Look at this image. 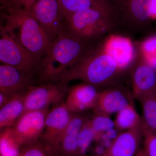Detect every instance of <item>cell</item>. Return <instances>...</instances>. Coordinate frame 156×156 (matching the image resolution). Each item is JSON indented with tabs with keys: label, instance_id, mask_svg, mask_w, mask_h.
Here are the masks:
<instances>
[{
	"label": "cell",
	"instance_id": "20",
	"mask_svg": "<svg viewBox=\"0 0 156 156\" xmlns=\"http://www.w3.org/2000/svg\"><path fill=\"white\" fill-rule=\"evenodd\" d=\"M22 146L13 127L3 128L0 133V156H19Z\"/></svg>",
	"mask_w": 156,
	"mask_h": 156
},
{
	"label": "cell",
	"instance_id": "3",
	"mask_svg": "<svg viewBox=\"0 0 156 156\" xmlns=\"http://www.w3.org/2000/svg\"><path fill=\"white\" fill-rule=\"evenodd\" d=\"M2 27L8 34L31 53L41 59L50 43L30 11L10 8L1 14Z\"/></svg>",
	"mask_w": 156,
	"mask_h": 156
},
{
	"label": "cell",
	"instance_id": "17",
	"mask_svg": "<svg viewBox=\"0 0 156 156\" xmlns=\"http://www.w3.org/2000/svg\"><path fill=\"white\" fill-rule=\"evenodd\" d=\"M87 117L82 113L72 114L60 145V156H78L79 134Z\"/></svg>",
	"mask_w": 156,
	"mask_h": 156
},
{
	"label": "cell",
	"instance_id": "25",
	"mask_svg": "<svg viewBox=\"0 0 156 156\" xmlns=\"http://www.w3.org/2000/svg\"><path fill=\"white\" fill-rule=\"evenodd\" d=\"M94 140H95V133L90 125L89 118H87L79 134L78 156H87V152Z\"/></svg>",
	"mask_w": 156,
	"mask_h": 156
},
{
	"label": "cell",
	"instance_id": "4",
	"mask_svg": "<svg viewBox=\"0 0 156 156\" xmlns=\"http://www.w3.org/2000/svg\"><path fill=\"white\" fill-rule=\"evenodd\" d=\"M65 23L66 30L89 42L100 40L117 25L107 2L78 11L66 18Z\"/></svg>",
	"mask_w": 156,
	"mask_h": 156
},
{
	"label": "cell",
	"instance_id": "12",
	"mask_svg": "<svg viewBox=\"0 0 156 156\" xmlns=\"http://www.w3.org/2000/svg\"><path fill=\"white\" fill-rule=\"evenodd\" d=\"M132 97L138 100L145 95L156 92V71L137 55L131 68Z\"/></svg>",
	"mask_w": 156,
	"mask_h": 156
},
{
	"label": "cell",
	"instance_id": "13",
	"mask_svg": "<svg viewBox=\"0 0 156 156\" xmlns=\"http://www.w3.org/2000/svg\"><path fill=\"white\" fill-rule=\"evenodd\" d=\"M99 88L83 83L70 87L65 101L71 113H82L95 109L100 91Z\"/></svg>",
	"mask_w": 156,
	"mask_h": 156
},
{
	"label": "cell",
	"instance_id": "32",
	"mask_svg": "<svg viewBox=\"0 0 156 156\" xmlns=\"http://www.w3.org/2000/svg\"><path fill=\"white\" fill-rule=\"evenodd\" d=\"M94 156H106L103 153L102 154H101L96 155Z\"/></svg>",
	"mask_w": 156,
	"mask_h": 156
},
{
	"label": "cell",
	"instance_id": "18",
	"mask_svg": "<svg viewBox=\"0 0 156 156\" xmlns=\"http://www.w3.org/2000/svg\"><path fill=\"white\" fill-rule=\"evenodd\" d=\"M25 92L13 96L0 109V130L13 127L24 110Z\"/></svg>",
	"mask_w": 156,
	"mask_h": 156
},
{
	"label": "cell",
	"instance_id": "29",
	"mask_svg": "<svg viewBox=\"0 0 156 156\" xmlns=\"http://www.w3.org/2000/svg\"><path fill=\"white\" fill-rule=\"evenodd\" d=\"M148 12L151 20H156V0H149Z\"/></svg>",
	"mask_w": 156,
	"mask_h": 156
},
{
	"label": "cell",
	"instance_id": "26",
	"mask_svg": "<svg viewBox=\"0 0 156 156\" xmlns=\"http://www.w3.org/2000/svg\"><path fill=\"white\" fill-rule=\"evenodd\" d=\"M142 124L144 133L143 149L147 156H156V131L149 128L143 119Z\"/></svg>",
	"mask_w": 156,
	"mask_h": 156
},
{
	"label": "cell",
	"instance_id": "1",
	"mask_svg": "<svg viewBox=\"0 0 156 156\" xmlns=\"http://www.w3.org/2000/svg\"><path fill=\"white\" fill-rule=\"evenodd\" d=\"M92 42L85 41L65 30L50 44L41 58L38 84L59 83L81 59Z\"/></svg>",
	"mask_w": 156,
	"mask_h": 156
},
{
	"label": "cell",
	"instance_id": "22",
	"mask_svg": "<svg viewBox=\"0 0 156 156\" xmlns=\"http://www.w3.org/2000/svg\"><path fill=\"white\" fill-rule=\"evenodd\" d=\"M143 110L142 119L151 129L156 131V92L138 99Z\"/></svg>",
	"mask_w": 156,
	"mask_h": 156
},
{
	"label": "cell",
	"instance_id": "6",
	"mask_svg": "<svg viewBox=\"0 0 156 156\" xmlns=\"http://www.w3.org/2000/svg\"><path fill=\"white\" fill-rule=\"evenodd\" d=\"M72 115L64 101L53 105L48 112L39 141L56 156H60V144Z\"/></svg>",
	"mask_w": 156,
	"mask_h": 156
},
{
	"label": "cell",
	"instance_id": "23",
	"mask_svg": "<svg viewBox=\"0 0 156 156\" xmlns=\"http://www.w3.org/2000/svg\"><path fill=\"white\" fill-rule=\"evenodd\" d=\"M89 119L95 133V140L100 139L105 133L115 127L114 122L111 119L109 115L101 112L95 111V113Z\"/></svg>",
	"mask_w": 156,
	"mask_h": 156
},
{
	"label": "cell",
	"instance_id": "19",
	"mask_svg": "<svg viewBox=\"0 0 156 156\" xmlns=\"http://www.w3.org/2000/svg\"><path fill=\"white\" fill-rule=\"evenodd\" d=\"M142 121V118L140 116L131 101L125 108L117 113L115 126L117 130L127 131L139 126Z\"/></svg>",
	"mask_w": 156,
	"mask_h": 156
},
{
	"label": "cell",
	"instance_id": "30",
	"mask_svg": "<svg viewBox=\"0 0 156 156\" xmlns=\"http://www.w3.org/2000/svg\"><path fill=\"white\" fill-rule=\"evenodd\" d=\"M13 96L0 92V108L6 104Z\"/></svg>",
	"mask_w": 156,
	"mask_h": 156
},
{
	"label": "cell",
	"instance_id": "27",
	"mask_svg": "<svg viewBox=\"0 0 156 156\" xmlns=\"http://www.w3.org/2000/svg\"><path fill=\"white\" fill-rule=\"evenodd\" d=\"M21 156H57L47 149L40 141L22 147Z\"/></svg>",
	"mask_w": 156,
	"mask_h": 156
},
{
	"label": "cell",
	"instance_id": "28",
	"mask_svg": "<svg viewBox=\"0 0 156 156\" xmlns=\"http://www.w3.org/2000/svg\"><path fill=\"white\" fill-rule=\"evenodd\" d=\"M8 8L6 10L13 8L23 9L30 11L32 6L37 0H8Z\"/></svg>",
	"mask_w": 156,
	"mask_h": 156
},
{
	"label": "cell",
	"instance_id": "5",
	"mask_svg": "<svg viewBox=\"0 0 156 156\" xmlns=\"http://www.w3.org/2000/svg\"><path fill=\"white\" fill-rule=\"evenodd\" d=\"M0 61L29 75L38 81L41 59L20 44L0 27Z\"/></svg>",
	"mask_w": 156,
	"mask_h": 156
},
{
	"label": "cell",
	"instance_id": "14",
	"mask_svg": "<svg viewBox=\"0 0 156 156\" xmlns=\"http://www.w3.org/2000/svg\"><path fill=\"white\" fill-rule=\"evenodd\" d=\"M36 78L16 68L5 64L0 66V92L11 96L25 92L38 85Z\"/></svg>",
	"mask_w": 156,
	"mask_h": 156
},
{
	"label": "cell",
	"instance_id": "15",
	"mask_svg": "<svg viewBox=\"0 0 156 156\" xmlns=\"http://www.w3.org/2000/svg\"><path fill=\"white\" fill-rule=\"evenodd\" d=\"M142 122L135 128L118 134L103 154L106 156H135L143 140Z\"/></svg>",
	"mask_w": 156,
	"mask_h": 156
},
{
	"label": "cell",
	"instance_id": "33",
	"mask_svg": "<svg viewBox=\"0 0 156 156\" xmlns=\"http://www.w3.org/2000/svg\"><path fill=\"white\" fill-rule=\"evenodd\" d=\"M6 1V0H1V2H5V1Z\"/></svg>",
	"mask_w": 156,
	"mask_h": 156
},
{
	"label": "cell",
	"instance_id": "24",
	"mask_svg": "<svg viewBox=\"0 0 156 156\" xmlns=\"http://www.w3.org/2000/svg\"><path fill=\"white\" fill-rule=\"evenodd\" d=\"M138 54L147 64L156 71V34L151 35L140 42Z\"/></svg>",
	"mask_w": 156,
	"mask_h": 156
},
{
	"label": "cell",
	"instance_id": "2",
	"mask_svg": "<svg viewBox=\"0 0 156 156\" xmlns=\"http://www.w3.org/2000/svg\"><path fill=\"white\" fill-rule=\"evenodd\" d=\"M122 73L114 60L104 51L100 39L90 44L81 59L59 83L79 80L100 88L114 84Z\"/></svg>",
	"mask_w": 156,
	"mask_h": 156
},
{
	"label": "cell",
	"instance_id": "21",
	"mask_svg": "<svg viewBox=\"0 0 156 156\" xmlns=\"http://www.w3.org/2000/svg\"><path fill=\"white\" fill-rule=\"evenodd\" d=\"M64 21L71 15L78 12L107 3L106 0H57Z\"/></svg>",
	"mask_w": 156,
	"mask_h": 156
},
{
	"label": "cell",
	"instance_id": "16",
	"mask_svg": "<svg viewBox=\"0 0 156 156\" xmlns=\"http://www.w3.org/2000/svg\"><path fill=\"white\" fill-rule=\"evenodd\" d=\"M100 91L95 111L110 115L118 113L131 101L130 95L126 89L114 84Z\"/></svg>",
	"mask_w": 156,
	"mask_h": 156
},
{
	"label": "cell",
	"instance_id": "34",
	"mask_svg": "<svg viewBox=\"0 0 156 156\" xmlns=\"http://www.w3.org/2000/svg\"><path fill=\"white\" fill-rule=\"evenodd\" d=\"M19 156H20V155Z\"/></svg>",
	"mask_w": 156,
	"mask_h": 156
},
{
	"label": "cell",
	"instance_id": "8",
	"mask_svg": "<svg viewBox=\"0 0 156 156\" xmlns=\"http://www.w3.org/2000/svg\"><path fill=\"white\" fill-rule=\"evenodd\" d=\"M70 87L68 83H48L32 86L24 95L23 113L31 111L49 109L64 101Z\"/></svg>",
	"mask_w": 156,
	"mask_h": 156
},
{
	"label": "cell",
	"instance_id": "9",
	"mask_svg": "<svg viewBox=\"0 0 156 156\" xmlns=\"http://www.w3.org/2000/svg\"><path fill=\"white\" fill-rule=\"evenodd\" d=\"M30 13L52 43L66 28L57 0H37Z\"/></svg>",
	"mask_w": 156,
	"mask_h": 156
},
{
	"label": "cell",
	"instance_id": "11",
	"mask_svg": "<svg viewBox=\"0 0 156 156\" xmlns=\"http://www.w3.org/2000/svg\"><path fill=\"white\" fill-rule=\"evenodd\" d=\"M101 41L104 51L114 60L121 72L132 67L138 54L131 39L111 34Z\"/></svg>",
	"mask_w": 156,
	"mask_h": 156
},
{
	"label": "cell",
	"instance_id": "7",
	"mask_svg": "<svg viewBox=\"0 0 156 156\" xmlns=\"http://www.w3.org/2000/svg\"><path fill=\"white\" fill-rule=\"evenodd\" d=\"M117 24L132 29H141L151 21L149 0H106Z\"/></svg>",
	"mask_w": 156,
	"mask_h": 156
},
{
	"label": "cell",
	"instance_id": "31",
	"mask_svg": "<svg viewBox=\"0 0 156 156\" xmlns=\"http://www.w3.org/2000/svg\"><path fill=\"white\" fill-rule=\"evenodd\" d=\"M135 156H147V155L143 149L142 148L139 151Z\"/></svg>",
	"mask_w": 156,
	"mask_h": 156
},
{
	"label": "cell",
	"instance_id": "10",
	"mask_svg": "<svg viewBox=\"0 0 156 156\" xmlns=\"http://www.w3.org/2000/svg\"><path fill=\"white\" fill-rule=\"evenodd\" d=\"M49 109L26 112L13 126L14 134L22 147L39 141L45 127Z\"/></svg>",
	"mask_w": 156,
	"mask_h": 156
}]
</instances>
